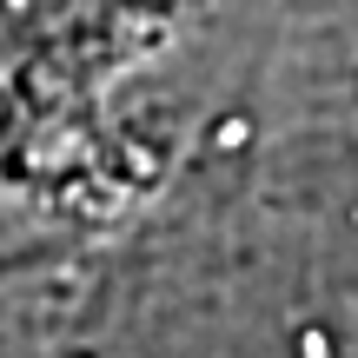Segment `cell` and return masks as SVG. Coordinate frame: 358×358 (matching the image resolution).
I'll list each match as a JSON object with an SVG mask.
<instances>
[{
    "instance_id": "cell-1",
    "label": "cell",
    "mask_w": 358,
    "mask_h": 358,
    "mask_svg": "<svg viewBox=\"0 0 358 358\" xmlns=\"http://www.w3.org/2000/svg\"><path fill=\"white\" fill-rule=\"evenodd\" d=\"M299 358H332V338L312 325V332H299Z\"/></svg>"
},
{
    "instance_id": "cell-2",
    "label": "cell",
    "mask_w": 358,
    "mask_h": 358,
    "mask_svg": "<svg viewBox=\"0 0 358 358\" xmlns=\"http://www.w3.org/2000/svg\"><path fill=\"white\" fill-rule=\"evenodd\" d=\"M213 140H219V146H245V140H252V127H245V120H219Z\"/></svg>"
}]
</instances>
